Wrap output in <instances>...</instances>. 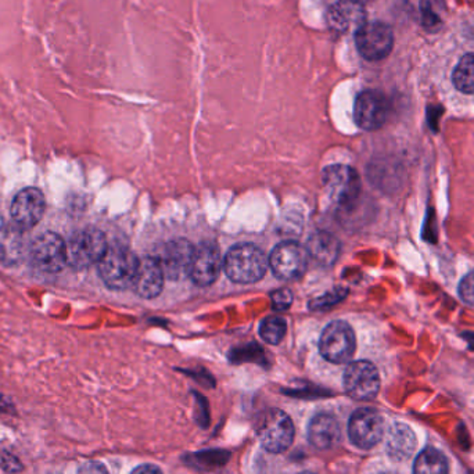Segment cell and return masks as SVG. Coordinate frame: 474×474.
Here are the masks:
<instances>
[{"label": "cell", "mask_w": 474, "mask_h": 474, "mask_svg": "<svg viewBox=\"0 0 474 474\" xmlns=\"http://www.w3.org/2000/svg\"><path fill=\"white\" fill-rule=\"evenodd\" d=\"M46 210V200L38 187H25L13 199L10 213L15 225L28 231L41 223Z\"/></svg>", "instance_id": "13"}, {"label": "cell", "mask_w": 474, "mask_h": 474, "mask_svg": "<svg viewBox=\"0 0 474 474\" xmlns=\"http://www.w3.org/2000/svg\"><path fill=\"white\" fill-rule=\"evenodd\" d=\"M30 257L39 272H60L67 264V244L54 232H45L31 243Z\"/></svg>", "instance_id": "8"}, {"label": "cell", "mask_w": 474, "mask_h": 474, "mask_svg": "<svg viewBox=\"0 0 474 474\" xmlns=\"http://www.w3.org/2000/svg\"><path fill=\"white\" fill-rule=\"evenodd\" d=\"M0 226H2V218H0Z\"/></svg>", "instance_id": "31"}, {"label": "cell", "mask_w": 474, "mask_h": 474, "mask_svg": "<svg viewBox=\"0 0 474 474\" xmlns=\"http://www.w3.org/2000/svg\"><path fill=\"white\" fill-rule=\"evenodd\" d=\"M366 23V10L361 0H338L327 12V24L336 33H347Z\"/></svg>", "instance_id": "16"}, {"label": "cell", "mask_w": 474, "mask_h": 474, "mask_svg": "<svg viewBox=\"0 0 474 474\" xmlns=\"http://www.w3.org/2000/svg\"><path fill=\"white\" fill-rule=\"evenodd\" d=\"M455 88L466 95H474V53L465 54L454 71Z\"/></svg>", "instance_id": "23"}, {"label": "cell", "mask_w": 474, "mask_h": 474, "mask_svg": "<svg viewBox=\"0 0 474 474\" xmlns=\"http://www.w3.org/2000/svg\"><path fill=\"white\" fill-rule=\"evenodd\" d=\"M308 440L318 450H330L341 440V429L337 419L329 413H318L308 426Z\"/></svg>", "instance_id": "18"}, {"label": "cell", "mask_w": 474, "mask_h": 474, "mask_svg": "<svg viewBox=\"0 0 474 474\" xmlns=\"http://www.w3.org/2000/svg\"><path fill=\"white\" fill-rule=\"evenodd\" d=\"M301 474H314V473H311V471H304V473H301Z\"/></svg>", "instance_id": "30"}, {"label": "cell", "mask_w": 474, "mask_h": 474, "mask_svg": "<svg viewBox=\"0 0 474 474\" xmlns=\"http://www.w3.org/2000/svg\"><path fill=\"white\" fill-rule=\"evenodd\" d=\"M415 474H448V460L436 448H426L416 458Z\"/></svg>", "instance_id": "22"}, {"label": "cell", "mask_w": 474, "mask_h": 474, "mask_svg": "<svg viewBox=\"0 0 474 474\" xmlns=\"http://www.w3.org/2000/svg\"><path fill=\"white\" fill-rule=\"evenodd\" d=\"M286 332H288V325H286V320L280 317L265 318L260 325V336L262 340L273 346L283 340Z\"/></svg>", "instance_id": "24"}, {"label": "cell", "mask_w": 474, "mask_h": 474, "mask_svg": "<svg viewBox=\"0 0 474 474\" xmlns=\"http://www.w3.org/2000/svg\"><path fill=\"white\" fill-rule=\"evenodd\" d=\"M389 101L379 90H365L359 93L354 106L356 125L365 131H376L387 121Z\"/></svg>", "instance_id": "12"}, {"label": "cell", "mask_w": 474, "mask_h": 474, "mask_svg": "<svg viewBox=\"0 0 474 474\" xmlns=\"http://www.w3.org/2000/svg\"><path fill=\"white\" fill-rule=\"evenodd\" d=\"M356 338L353 327L344 320H333L323 329L319 353L332 364H346L356 354Z\"/></svg>", "instance_id": "6"}, {"label": "cell", "mask_w": 474, "mask_h": 474, "mask_svg": "<svg viewBox=\"0 0 474 474\" xmlns=\"http://www.w3.org/2000/svg\"><path fill=\"white\" fill-rule=\"evenodd\" d=\"M347 296V290H343V289H337L335 291H329V293L323 294L322 297H318V299H312L311 309H327L330 307L336 306V304L340 303L341 299H344V297Z\"/></svg>", "instance_id": "25"}, {"label": "cell", "mask_w": 474, "mask_h": 474, "mask_svg": "<svg viewBox=\"0 0 474 474\" xmlns=\"http://www.w3.org/2000/svg\"><path fill=\"white\" fill-rule=\"evenodd\" d=\"M139 260L131 250L111 246L99 262V275L111 290H127L134 285Z\"/></svg>", "instance_id": "2"}, {"label": "cell", "mask_w": 474, "mask_h": 474, "mask_svg": "<svg viewBox=\"0 0 474 474\" xmlns=\"http://www.w3.org/2000/svg\"><path fill=\"white\" fill-rule=\"evenodd\" d=\"M418 447V439L408 424L394 423L387 434V452L394 460H406L412 457Z\"/></svg>", "instance_id": "20"}, {"label": "cell", "mask_w": 474, "mask_h": 474, "mask_svg": "<svg viewBox=\"0 0 474 474\" xmlns=\"http://www.w3.org/2000/svg\"><path fill=\"white\" fill-rule=\"evenodd\" d=\"M270 267L265 252L251 243L236 244L226 252L223 270L232 282L249 285L261 280Z\"/></svg>", "instance_id": "1"}, {"label": "cell", "mask_w": 474, "mask_h": 474, "mask_svg": "<svg viewBox=\"0 0 474 474\" xmlns=\"http://www.w3.org/2000/svg\"><path fill=\"white\" fill-rule=\"evenodd\" d=\"M322 182L327 196L337 207L351 210L361 194L358 172L348 166L335 164L323 169Z\"/></svg>", "instance_id": "4"}, {"label": "cell", "mask_w": 474, "mask_h": 474, "mask_svg": "<svg viewBox=\"0 0 474 474\" xmlns=\"http://www.w3.org/2000/svg\"><path fill=\"white\" fill-rule=\"evenodd\" d=\"M344 389L354 400L371 401L379 394V371L372 362L356 361L344 372Z\"/></svg>", "instance_id": "10"}, {"label": "cell", "mask_w": 474, "mask_h": 474, "mask_svg": "<svg viewBox=\"0 0 474 474\" xmlns=\"http://www.w3.org/2000/svg\"><path fill=\"white\" fill-rule=\"evenodd\" d=\"M270 301L275 311H286L293 304V293L289 289H278L270 293Z\"/></svg>", "instance_id": "26"}, {"label": "cell", "mask_w": 474, "mask_h": 474, "mask_svg": "<svg viewBox=\"0 0 474 474\" xmlns=\"http://www.w3.org/2000/svg\"><path fill=\"white\" fill-rule=\"evenodd\" d=\"M107 241L103 232L96 228L78 231L67 243V264L74 270H86L99 264L106 254Z\"/></svg>", "instance_id": "5"}, {"label": "cell", "mask_w": 474, "mask_h": 474, "mask_svg": "<svg viewBox=\"0 0 474 474\" xmlns=\"http://www.w3.org/2000/svg\"><path fill=\"white\" fill-rule=\"evenodd\" d=\"M340 251V242L329 232H317L307 243V252L320 267H332L337 261Z\"/></svg>", "instance_id": "19"}, {"label": "cell", "mask_w": 474, "mask_h": 474, "mask_svg": "<svg viewBox=\"0 0 474 474\" xmlns=\"http://www.w3.org/2000/svg\"><path fill=\"white\" fill-rule=\"evenodd\" d=\"M384 431V419L374 409H358L353 413L348 423L351 441L361 450H371L379 444Z\"/></svg>", "instance_id": "11"}, {"label": "cell", "mask_w": 474, "mask_h": 474, "mask_svg": "<svg viewBox=\"0 0 474 474\" xmlns=\"http://www.w3.org/2000/svg\"><path fill=\"white\" fill-rule=\"evenodd\" d=\"M356 43L365 60L380 62L392 53L394 33L392 27L382 21H371L356 31Z\"/></svg>", "instance_id": "7"}, {"label": "cell", "mask_w": 474, "mask_h": 474, "mask_svg": "<svg viewBox=\"0 0 474 474\" xmlns=\"http://www.w3.org/2000/svg\"><path fill=\"white\" fill-rule=\"evenodd\" d=\"M221 267L223 260L218 247L213 243H202L194 249L189 276L200 288H207L217 280Z\"/></svg>", "instance_id": "14"}, {"label": "cell", "mask_w": 474, "mask_h": 474, "mask_svg": "<svg viewBox=\"0 0 474 474\" xmlns=\"http://www.w3.org/2000/svg\"><path fill=\"white\" fill-rule=\"evenodd\" d=\"M460 296L466 304L474 307V270L469 272L460 283Z\"/></svg>", "instance_id": "27"}, {"label": "cell", "mask_w": 474, "mask_h": 474, "mask_svg": "<svg viewBox=\"0 0 474 474\" xmlns=\"http://www.w3.org/2000/svg\"><path fill=\"white\" fill-rule=\"evenodd\" d=\"M24 229L20 226H10L0 232V264H17L27 252Z\"/></svg>", "instance_id": "21"}, {"label": "cell", "mask_w": 474, "mask_h": 474, "mask_svg": "<svg viewBox=\"0 0 474 474\" xmlns=\"http://www.w3.org/2000/svg\"><path fill=\"white\" fill-rule=\"evenodd\" d=\"M194 249L196 247H193L190 242L185 239H176L166 244L163 260L160 261L166 278L181 280L190 275Z\"/></svg>", "instance_id": "15"}, {"label": "cell", "mask_w": 474, "mask_h": 474, "mask_svg": "<svg viewBox=\"0 0 474 474\" xmlns=\"http://www.w3.org/2000/svg\"><path fill=\"white\" fill-rule=\"evenodd\" d=\"M470 474H474V471H473V473H470Z\"/></svg>", "instance_id": "32"}, {"label": "cell", "mask_w": 474, "mask_h": 474, "mask_svg": "<svg viewBox=\"0 0 474 474\" xmlns=\"http://www.w3.org/2000/svg\"><path fill=\"white\" fill-rule=\"evenodd\" d=\"M131 474H163L160 469L155 465H142L139 468L135 469Z\"/></svg>", "instance_id": "29"}, {"label": "cell", "mask_w": 474, "mask_h": 474, "mask_svg": "<svg viewBox=\"0 0 474 474\" xmlns=\"http://www.w3.org/2000/svg\"><path fill=\"white\" fill-rule=\"evenodd\" d=\"M81 474H110L101 463L90 462L82 466Z\"/></svg>", "instance_id": "28"}, {"label": "cell", "mask_w": 474, "mask_h": 474, "mask_svg": "<svg viewBox=\"0 0 474 474\" xmlns=\"http://www.w3.org/2000/svg\"><path fill=\"white\" fill-rule=\"evenodd\" d=\"M255 430L262 447L272 454H282L289 450L296 436L293 422L280 409H268L262 412Z\"/></svg>", "instance_id": "3"}, {"label": "cell", "mask_w": 474, "mask_h": 474, "mask_svg": "<svg viewBox=\"0 0 474 474\" xmlns=\"http://www.w3.org/2000/svg\"><path fill=\"white\" fill-rule=\"evenodd\" d=\"M309 255L297 242H282L270 252V265L280 280H297L306 273Z\"/></svg>", "instance_id": "9"}, {"label": "cell", "mask_w": 474, "mask_h": 474, "mask_svg": "<svg viewBox=\"0 0 474 474\" xmlns=\"http://www.w3.org/2000/svg\"><path fill=\"white\" fill-rule=\"evenodd\" d=\"M164 278H166V273L158 260L150 257L143 258L139 260L132 289L142 299H156L163 291Z\"/></svg>", "instance_id": "17"}]
</instances>
